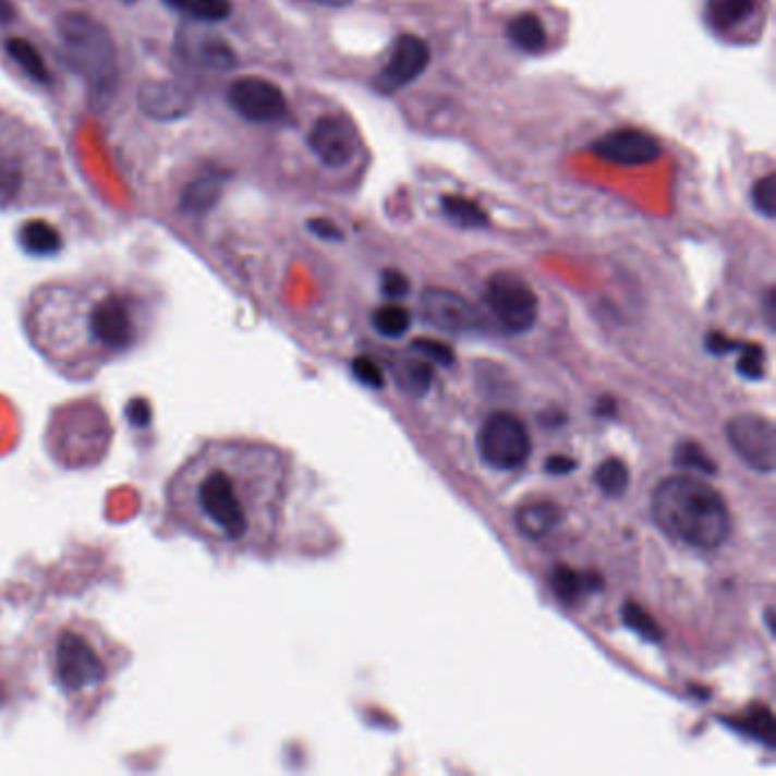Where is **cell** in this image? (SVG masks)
Listing matches in <instances>:
<instances>
[{
	"label": "cell",
	"instance_id": "obj_18",
	"mask_svg": "<svg viewBox=\"0 0 776 776\" xmlns=\"http://www.w3.org/2000/svg\"><path fill=\"white\" fill-rule=\"evenodd\" d=\"M599 585H602L599 574H585L567 565H558L551 572V590L556 594V599L562 602L565 606L579 604L585 594L594 592Z\"/></svg>",
	"mask_w": 776,
	"mask_h": 776
},
{
	"label": "cell",
	"instance_id": "obj_21",
	"mask_svg": "<svg viewBox=\"0 0 776 776\" xmlns=\"http://www.w3.org/2000/svg\"><path fill=\"white\" fill-rule=\"evenodd\" d=\"M21 246L31 255H53L62 248V238L56 226L44 219H31L19 230Z\"/></svg>",
	"mask_w": 776,
	"mask_h": 776
},
{
	"label": "cell",
	"instance_id": "obj_38",
	"mask_svg": "<svg viewBox=\"0 0 776 776\" xmlns=\"http://www.w3.org/2000/svg\"><path fill=\"white\" fill-rule=\"evenodd\" d=\"M738 342L729 340L727 335H722V332H711L708 338H706V349L715 355H724V353H729V351H738Z\"/></svg>",
	"mask_w": 776,
	"mask_h": 776
},
{
	"label": "cell",
	"instance_id": "obj_32",
	"mask_svg": "<svg viewBox=\"0 0 776 776\" xmlns=\"http://www.w3.org/2000/svg\"><path fill=\"white\" fill-rule=\"evenodd\" d=\"M752 203L765 219H774V213H776V178H774V173H767L754 185Z\"/></svg>",
	"mask_w": 776,
	"mask_h": 776
},
{
	"label": "cell",
	"instance_id": "obj_16",
	"mask_svg": "<svg viewBox=\"0 0 776 776\" xmlns=\"http://www.w3.org/2000/svg\"><path fill=\"white\" fill-rule=\"evenodd\" d=\"M228 175H230L228 171L217 167L198 171L183 187V192H180V210H183L187 217L208 215L219 203Z\"/></svg>",
	"mask_w": 776,
	"mask_h": 776
},
{
	"label": "cell",
	"instance_id": "obj_24",
	"mask_svg": "<svg viewBox=\"0 0 776 776\" xmlns=\"http://www.w3.org/2000/svg\"><path fill=\"white\" fill-rule=\"evenodd\" d=\"M442 213L447 215V219H451V223L460 226V228H485L489 223L485 210L481 205L468 196H458V194H447L442 196Z\"/></svg>",
	"mask_w": 776,
	"mask_h": 776
},
{
	"label": "cell",
	"instance_id": "obj_2",
	"mask_svg": "<svg viewBox=\"0 0 776 776\" xmlns=\"http://www.w3.org/2000/svg\"><path fill=\"white\" fill-rule=\"evenodd\" d=\"M25 326L50 367L66 378L87 380L137 351L148 330V310L142 299L117 288L56 292L37 301Z\"/></svg>",
	"mask_w": 776,
	"mask_h": 776
},
{
	"label": "cell",
	"instance_id": "obj_5",
	"mask_svg": "<svg viewBox=\"0 0 776 776\" xmlns=\"http://www.w3.org/2000/svg\"><path fill=\"white\" fill-rule=\"evenodd\" d=\"M108 644L94 627L73 622L56 635L53 654H50V669L60 688L71 696L81 700L83 694L108 683L112 677V660Z\"/></svg>",
	"mask_w": 776,
	"mask_h": 776
},
{
	"label": "cell",
	"instance_id": "obj_22",
	"mask_svg": "<svg viewBox=\"0 0 776 776\" xmlns=\"http://www.w3.org/2000/svg\"><path fill=\"white\" fill-rule=\"evenodd\" d=\"M5 48H8V56L14 60V64L25 75L33 77V81L39 83V85H48L50 83V71H48L39 50L28 39L14 37V39H10L5 44Z\"/></svg>",
	"mask_w": 776,
	"mask_h": 776
},
{
	"label": "cell",
	"instance_id": "obj_31",
	"mask_svg": "<svg viewBox=\"0 0 776 776\" xmlns=\"http://www.w3.org/2000/svg\"><path fill=\"white\" fill-rule=\"evenodd\" d=\"M738 353V372L749 380H761L765 376V349L759 344H740Z\"/></svg>",
	"mask_w": 776,
	"mask_h": 776
},
{
	"label": "cell",
	"instance_id": "obj_30",
	"mask_svg": "<svg viewBox=\"0 0 776 776\" xmlns=\"http://www.w3.org/2000/svg\"><path fill=\"white\" fill-rule=\"evenodd\" d=\"M622 619H625V625L635 631L638 635H642L644 640H650V642H658L663 638V631L658 627L656 619L646 613L642 606H638L635 602H627L625 608H622Z\"/></svg>",
	"mask_w": 776,
	"mask_h": 776
},
{
	"label": "cell",
	"instance_id": "obj_29",
	"mask_svg": "<svg viewBox=\"0 0 776 776\" xmlns=\"http://www.w3.org/2000/svg\"><path fill=\"white\" fill-rule=\"evenodd\" d=\"M738 729L747 736H752L754 740L759 742H765L767 747H772V740H774V717L769 713V708L765 706H754L752 711H749L740 722H738Z\"/></svg>",
	"mask_w": 776,
	"mask_h": 776
},
{
	"label": "cell",
	"instance_id": "obj_23",
	"mask_svg": "<svg viewBox=\"0 0 776 776\" xmlns=\"http://www.w3.org/2000/svg\"><path fill=\"white\" fill-rule=\"evenodd\" d=\"M165 5L198 23L226 21L232 12L230 0H165Z\"/></svg>",
	"mask_w": 776,
	"mask_h": 776
},
{
	"label": "cell",
	"instance_id": "obj_17",
	"mask_svg": "<svg viewBox=\"0 0 776 776\" xmlns=\"http://www.w3.org/2000/svg\"><path fill=\"white\" fill-rule=\"evenodd\" d=\"M514 522L526 537L542 539L560 526L562 510L554 501H533L517 510Z\"/></svg>",
	"mask_w": 776,
	"mask_h": 776
},
{
	"label": "cell",
	"instance_id": "obj_37",
	"mask_svg": "<svg viewBox=\"0 0 776 776\" xmlns=\"http://www.w3.org/2000/svg\"><path fill=\"white\" fill-rule=\"evenodd\" d=\"M307 228H310V232H315L319 240H326V242H342L344 240V232L330 219H310Z\"/></svg>",
	"mask_w": 776,
	"mask_h": 776
},
{
	"label": "cell",
	"instance_id": "obj_6",
	"mask_svg": "<svg viewBox=\"0 0 776 776\" xmlns=\"http://www.w3.org/2000/svg\"><path fill=\"white\" fill-rule=\"evenodd\" d=\"M485 305L510 335H522L537 322L539 303L531 284L517 274L499 271L485 282Z\"/></svg>",
	"mask_w": 776,
	"mask_h": 776
},
{
	"label": "cell",
	"instance_id": "obj_10",
	"mask_svg": "<svg viewBox=\"0 0 776 776\" xmlns=\"http://www.w3.org/2000/svg\"><path fill=\"white\" fill-rule=\"evenodd\" d=\"M422 313L428 324L449 335H472L485 328L481 310L458 292L428 288L422 294Z\"/></svg>",
	"mask_w": 776,
	"mask_h": 776
},
{
	"label": "cell",
	"instance_id": "obj_41",
	"mask_svg": "<svg viewBox=\"0 0 776 776\" xmlns=\"http://www.w3.org/2000/svg\"><path fill=\"white\" fill-rule=\"evenodd\" d=\"M765 310H767V319L769 324L774 322V290L767 292V299H765Z\"/></svg>",
	"mask_w": 776,
	"mask_h": 776
},
{
	"label": "cell",
	"instance_id": "obj_8",
	"mask_svg": "<svg viewBox=\"0 0 776 776\" xmlns=\"http://www.w3.org/2000/svg\"><path fill=\"white\" fill-rule=\"evenodd\" d=\"M228 102L240 117L253 123H276L290 112L284 92L260 75L238 77L228 87Z\"/></svg>",
	"mask_w": 776,
	"mask_h": 776
},
{
	"label": "cell",
	"instance_id": "obj_28",
	"mask_svg": "<svg viewBox=\"0 0 776 776\" xmlns=\"http://www.w3.org/2000/svg\"><path fill=\"white\" fill-rule=\"evenodd\" d=\"M675 464L681 470H692V472L704 474V476H715L717 474L715 460L700 445H694V442H681L677 447Z\"/></svg>",
	"mask_w": 776,
	"mask_h": 776
},
{
	"label": "cell",
	"instance_id": "obj_39",
	"mask_svg": "<svg viewBox=\"0 0 776 776\" xmlns=\"http://www.w3.org/2000/svg\"><path fill=\"white\" fill-rule=\"evenodd\" d=\"M577 470V460L574 458H567V456H551L547 460V472L549 474H558V476H565L569 472H574Z\"/></svg>",
	"mask_w": 776,
	"mask_h": 776
},
{
	"label": "cell",
	"instance_id": "obj_13",
	"mask_svg": "<svg viewBox=\"0 0 776 776\" xmlns=\"http://www.w3.org/2000/svg\"><path fill=\"white\" fill-rule=\"evenodd\" d=\"M175 50L185 62L208 69V71H230L238 64V56L221 37L198 25H183L175 35Z\"/></svg>",
	"mask_w": 776,
	"mask_h": 776
},
{
	"label": "cell",
	"instance_id": "obj_14",
	"mask_svg": "<svg viewBox=\"0 0 776 776\" xmlns=\"http://www.w3.org/2000/svg\"><path fill=\"white\" fill-rule=\"evenodd\" d=\"M431 62V48L417 35H401L392 48V56L380 71L378 87L385 92H397L415 83Z\"/></svg>",
	"mask_w": 776,
	"mask_h": 776
},
{
	"label": "cell",
	"instance_id": "obj_36",
	"mask_svg": "<svg viewBox=\"0 0 776 776\" xmlns=\"http://www.w3.org/2000/svg\"><path fill=\"white\" fill-rule=\"evenodd\" d=\"M21 185V175L14 165H0V201H10Z\"/></svg>",
	"mask_w": 776,
	"mask_h": 776
},
{
	"label": "cell",
	"instance_id": "obj_15",
	"mask_svg": "<svg viewBox=\"0 0 776 776\" xmlns=\"http://www.w3.org/2000/svg\"><path fill=\"white\" fill-rule=\"evenodd\" d=\"M140 110L155 121H178L192 112V94L173 81H144L137 92Z\"/></svg>",
	"mask_w": 776,
	"mask_h": 776
},
{
	"label": "cell",
	"instance_id": "obj_33",
	"mask_svg": "<svg viewBox=\"0 0 776 776\" xmlns=\"http://www.w3.org/2000/svg\"><path fill=\"white\" fill-rule=\"evenodd\" d=\"M412 351H417L422 357H426L431 365H439V367H451L453 365V349L439 340H428V338H420L415 344H412Z\"/></svg>",
	"mask_w": 776,
	"mask_h": 776
},
{
	"label": "cell",
	"instance_id": "obj_7",
	"mask_svg": "<svg viewBox=\"0 0 776 776\" xmlns=\"http://www.w3.org/2000/svg\"><path fill=\"white\" fill-rule=\"evenodd\" d=\"M478 453L495 470H520L531 456V435L510 412H493L478 431Z\"/></svg>",
	"mask_w": 776,
	"mask_h": 776
},
{
	"label": "cell",
	"instance_id": "obj_26",
	"mask_svg": "<svg viewBox=\"0 0 776 776\" xmlns=\"http://www.w3.org/2000/svg\"><path fill=\"white\" fill-rule=\"evenodd\" d=\"M372 324L376 328V332H380L383 338H401V335H405L410 330V313L399 305V303H387L383 307H378L376 313L372 315Z\"/></svg>",
	"mask_w": 776,
	"mask_h": 776
},
{
	"label": "cell",
	"instance_id": "obj_34",
	"mask_svg": "<svg viewBox=\"0 0 776 776\" xmlns=\"http://www.w3.org/2000/svg\"><path fill=\"white\" fill-rule=\"evenodd\" d=\"M351 372H353L355 380H360L362 385L372 387V390H380V387L385 385V376H383L380 367L376 365L374 360H369V357H365V355L355 357V360L351 362Z\"/></svg>",
	"mask_w": 776,
	"mask_h": 776
},
{
	"label": "cell",
	"instance_id": "obj_27",
	"mask_svg": "<svg viewBox=\"0 0 776 776\" xmlns=\"http://www.w3.org/2000/svg\"><path fill=\"white\" fill-rule=\"evenodd\" d=\"M629 468L625 464V460L619 458H608L599 464L597 474H594V481H597V487L606 497H622L629 487Z\"/></svg>",
	"mask_w": 776,
	"mask_h": 776
},
{
	"label": "cell",
	"instance_id": "obj_12",
	"mask_svg": "<svg viewBox=\"0 0 776 776\" xmlns=\"http://www.w3.org/2000/svg\"><path fill=\"white\" fill-rule=\"evenodd\" d=\"M660 144L654 135L638 128H619L592 142V153L619 167H642L660 158Z\"/></svg>",
	"mask_w": 776,
	"mask_h": 776
},
{
	"label": "cell",
	"instance_id": "obj_25",
	"mask_svg": "<svg viewBox=\"0 0 776 776\" xmlns=\"http://www.w3.org/2000/svg\"><path fill=\"white\" fill-rule=\"evenodd\" d=\"M756 0H711L708 21L719 31H729L754 12Z\"/></svg>",
	"mask_w": 776,
	"mask_h": 776
},
{
	"label": "cell",
	"instance_id": "obj_4",
	"mask_svg": "<svg viewBox=\"0 0 776 776\" xmlns=\"http://www.w3.org/2000/svg\"><path fill=\"white\" fill-rule=\"evenodd\" d=\"M64 56L83 77L94 110H106L119 87V58L106 25L83 12H66L58 21Z\"/></svg>",
	"mask_w": 776,
	"mask_h": 776
},
{
	"label": "cell",
	"instance_id": "obj_35",
	"mask_svg": "<svg viewBox=\"0 0 776 776\" xmlns=\"http://www.w3.org/2000/svg\"><path fill=\"white\" fill-rule=\"evenodd\" d=\"M380 288H383V294H385L387 299L399 301V299L408 296V292H410V282H408V278H405L401 271H397V269H387V271H383Z\"/></svg>",
	"mask_w": 776,
	"mask_h": 776
},
{
	"label": "cell",
	"instance_id": "obj_40",
	"mask_svg": "<svg viewBox=\"0 0 776 776\" xmlns=\"http://www.w3.org/2000/svg\"><path fill=\"white\" fill-rule=\"evenodd\" d=\"M14 16H16V10L10 0H0V23H12Z\"/></svg>",
	"mask_w": 776,
	"mask_h": 776
},
{
	"label": "cell",
	"instance_id": "obj_20",
	"mask_svg": "<svg viewBox=\"0 0 776 776\" xmlns=\"http://www.w3.org/2000/svg\"><path fill=\"white\" fill-rule=\"evenodd\" d=\"M508 39L514 48L524 50V53H539V50L547 46L545 23L533 12L517 14L508 23Z\"/></svg>",
	"mask_w": 776,
	"mask_h": 776
},
{
	"label": "cell",
	"instance_id": "obj_42",
	"mask_svg": "<svg viewBox=\"0 0 776 776\" xmlns=\"http://www.w3.org/2000/svg\"><path fill=\"white\" fill-rule=\"evenodd\" d=\"M319 5H347L349 0H315Z\"/></svg>",
	"mask_w": 776,
	"mask_h": 776
},
{
	"label": "cell",
	"instance_id": "obj_3",
	"mask_svg": "<svg viewBox=\"0 0 776 776\" xmlns=\"http://www.w3.org/2000/svg\"><path fill=\"white\" fill-rule=\"evenodd\" d=\"M658 529L683 547L713 551L731 533V512L713 485L696 476H669L652 497Z\"/></svg>",
	"mask_w": 776,
	"mask_h": 776
},
{
	"label": "cell",
	"instance_id": "obj_11",
	"mask_svg": "<svg viewBox=\"0 0 776 776\" xmlns=\"http://www.w3.org/2000/svg\"><path fill=\"white\" fill-rule=\"evenodd\" d=\"M310 150L328 169L347 167L357 153L355 125L342 114H324L307 135Z\"/></svg>",
	"mask_w": 776,
	"mask_h": 776
},
{
	"label": "cell",
	"instance_id": "obj_19",
	"mask_svg": "<svg viewBox=\"0 0 776 776\" xmlns=\"http://www.w3.org/2000/svg\"><path fill=\"white\" fill-rule=\"evenodd\" d=\"M395 378L401 390L408 392L410 397H424L433 385V365L417 351H412V355L399 357L395 367Z\"/></svg>",
	"mask_w": 776,
	"mask_h": 776
},
{
	"label": "cell",
	"instance_id": "obj_9",
	"mask_svg": "<svg viewBox=\"0 0 776 776\" xmlns=\"http://www.w3.org/2000/svg\"><path fill=\"white\" fill-rule=\"evenodd\" d=\"M727 437L733 451L749 468L769 474L776 464V433L774 424L754 412L733 417L727 424Z\"/></svg>",
	"mask_w": 776,
	"mask_h": 776
},
{
	"label": "cell",
	"instance_id": "obj_1",
	"mask_svg": "<svg viewBox=\"0 0 776 776\" xmlns=\"http://www.w3.org/2000/svg\"><path fill=\"white\" fill-rule=\"evenodd\" d=\"M278 485L276 458L246 439H205L165 487L169 522L210 549L263 537Z\"/></svg>",
	"mask_w": 776,
	"mask_h": 776
}]
</instances>
